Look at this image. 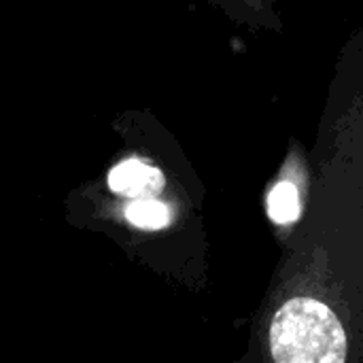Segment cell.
Segmentation results:
<instances>
[{"label": "cell", "instance_id": "4", "mask_svg": "<svg viewBox=\"0 0 363 363\" xmlns=\"http://www.w3.org/2000/svg\"><path fill=\"white\" fill-rule=\"evenodd\" d=\"M125 217L132 225L140 230H160L170 223V211L166 204L149 198V200H134L125 208Z\"/></svg>", "mask_w": 363, "mask_h": 363}, {"label": "cell", "instance_id": "3", "mask_svg": "<svg viewBox=\"0 0 363 363\" xmlns=\"http://www.w3.org/2000/svg\"><path fill=\"white\" fill-rule=\"evenodd\" d=\"M302 204L298 187L289 181H283L272 187L268 194V215L279 225H289L300 217Z\"/></svg>", "mask_w": 363, "mask_h": 363}, {"label": "cell", "instance_id": "2", "mask_svg": "<svg viewBox=\"0 0 363 363\" xmlns=\"http://www.w3.org/2000/svg\"><path fill=\"white\" fill-rule=\"evenodd\" d=\"M108 187L132 200H149L164 189V174L140 160H125L108 172Z\"/></svg>", "mask_w": 363, "mask_h": 363}, {"label": "cell", "instance_id": "1", "mask_svg": "<svg viewBox=\"0 0 363 363\" xmlns=\"http://www.w3.org/2000/svg\"><path fill=\"white\" fill-rule=\"evenodd\" d=\"M270 351L277 363H345L347 334L330 306L296 298L272 319Z\"/></svg>", "mask_w": 363, "mask_h": 363}]
</instances>
